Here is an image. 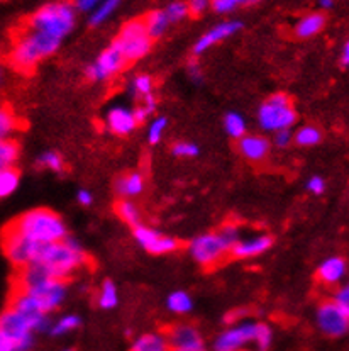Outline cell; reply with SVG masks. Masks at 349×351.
<instances>
[{"label": "cell", "instance_id": "1", "mask_svg": "<svg viewBox=\"0 0 349 351\" xmlns=\"http://www.w3.org/2000/svg\"><path fill=\"white\" fill-rule=\"evenodd\" d=\"M34 261L44 265L55 278L66 282L88 263V255L77 239L66 236L63 241L39 245Z\"/></svg>", "mask_w": 349, "mask_h": 351}, {"label": "cell", "instance_id": "2", "mask_svg": "<svg viewBox=\"0 0 349 351\" xmlns=\"http://www.w3.org/2000/svg\"><path fill=\"white\" fill-rule=\"evenodd\" d=\"M7 226L24 238L39 243V245L63 241L68 236V228L62 216L46 207L27 210Z\"/></svg>", "mask_w": 349, "mask_h": 351}, {"label": "cell", "instance_id": "3", "mask_svg": "<svg viewBox=\"0 0 349 351\" xmlns=\"http://www.w3.org/2000/svg\"><path fill=\"white\" fill-rule=\"evenodd\" d=\"M60 46H62L60 39L29 29L24 34L17 36V39L14 41L12 49L9 53V63L17 71L29 73L42 60L55 55Z\"/></svg>", "mask_w": 349, "mask_h": 351}, {"label": "cell", "instance_id": "4", "mask_svg": "<svg viewBox=\"0 0 349 351\" xmlns=\"http://www.w3.org/2000/svg\"><path fill=\"white\" fill-rule=\"evenodd\" d=\"M75 24H77V9L68 0L44 3L27 21V27L31 31L42 32L60 41H63L73 31Z\"/></svg>", "mask_w": 349, "mask_h": 351}, {"label": "cell", "instance_id": "5", "mask_svg": "<svg viewBox=\"0 0 349 351\" xmlns=\"http://www.w3.org/2000/svg\"><path fill=\"white\" fill-rule=\"evenodd\" d=\"M298 116L288 94L276 92L270 95L258 109V124L265 132H276L281 129H292Z\"/></svg>", "mask_w": 349, "mask_h": 351}, {"label": "cell", "instance_id": "6", "mask_svg": "<svg viewBox=\"0 0 349 351\" xmlns=\"http://www.w3.org/2000/svg\"><path fill=\"white\" fill-rule=\"evenodd\" d=\"M112 45H116L127 60V63H134L138 60L144 58L153 48V41L146 32L142 19H131L120 27L119 34L114 39Z\"/></svg>", "mask_w": 349, "mask_h": 351}, {"label": "cell", "instance_id": "7", "mask_svg": "<svg viewBox=\"0 0 349 351\" xmlns=\"http://www.w3.org/2000/svg\"><path fill=\"white\" fill-rule=\"evenodd\" d=\"M188 253L201 267L212 268L222 263L229 256V248L222 241L219 232L212 231L198 234L197 238L192 239L188 243Z\"/></svg>", "mask_w": 349, "mask_h": 351}, {"label": "cell", "instance_id": "8", "mask_svg": "<svg viewBox=\"0 0 349 351\" xmlns=\"http://www.w3.org/2000/svg\"><path fill=\"white\" fill-rule=\"evenodd\" d=\"M259 322L243 321L231 324L214 339L212 351H246V348L255 345L258 335Z\"/></svg>", "mask_w": 349, "mask_h": 351}, {"label": "cell", "instance_id": "9", "mask_svg": "<svg viewBox=\"0 0 349 351\" xmlns=\"http://www.w3.org/2000/svg\"><path fill=\"white\" fill-rule=\"evenodd\" d=\"M39 243L31 241V239L24 238L19 232H16L14 229H10L9 226H5L2 231V252L5 255L7 260L21 270V268L27 267L36 260L38 255Z\"/></svg>", "mask_w": 349, "mask_h": 351}, {"label": "cell", "instance_id": "10", "mask_svg": "<svg viewBox=\"0 0 349 351\" xmlns=\"http://www.w3.org/2000/svg\"><path fill=\"white\" fill-rule=\"evenodd\" d=\"M0 331L14 343L16 351H29L34 343V331L29 321L12 307L0 313Z\"/></svg>", "mask_w": 349, "mask_h": 351}, {"label": "cell", "instance_id": "11", "mask_svg": "<svg viewBox=\"0 0 349 351\" xmlns=\"http://www.w3.org/2000/svg\"><path fill=\"white\" fill-rule=\"evenodd\" d=\"M9 306L12 307V309H16L19 314H23V316L29 321L34 332L49 331V328H51L49 314L42 309L39 299L33 295V293L26 292V290L16 289L14 290Z\"/></svg>", "mask_w": 349, "mask_h": 351}, {"label": "cell", "instance_id": "12", "mask_svg": "<svg viewBox=\"0 0 349 351\" xmlns=\"http://www.w3.org/2000/svg\"><path fill=\"white\" fill-rule=\"evenodd\" d=\"M127 64L129 63L124 58L120 49L110 43L109 48H105L94 63L88 64L87 70H85V77L90 82H107L119 75Z\"/></svg>", "mask_w": 349, "mask_h": 351}, {"label": "cell", "instance_id": "13", "mask_svg": "<svg viewBox=\"0 0 349 351\" xmlns=\"http://www.w3.org/2000/svg\"><path fill=\"white\" fill-rule=\"evenodd\" d=\"M315 322L320 332L329 338H343L349 329V311L336 306L333 300H326L317 307Z\"/></svg>", "mask_w": 349, "mask_h": 351}, {"label": "cell", "instance_id": "14", "mask_svg": "<svg viewBox=\"0 0 349 351\" xmlns=\"http://www.w3.org/2000/svg\"><path fill=\"white\" fill-rule=\"evenodd\" d=\"M133 234L138 245L144 252H148L149 255H168V253L177 252L178 246H180L177 238L144 224H140L138 228H134Z\"/></svg>", "mask_w": 349, "mask_h": 351}, {"label": "cell", "instance_id": "15", "mask_svg": "<svg viewBox=\"0 0 349 351\" xmlns=\"http://www.w3.org/2000/svg\"><path fill=\"white\" fill-rule=\"evenodd\" d=\"M165 336L170 351L205 350V343L201 331L194 324H188V322H180V324L172 326Z\"/></svg>", "mask_w": 349, "mask_h": 351}, {"label": "cell", "instance_id": "16", "mask_svg": "<svg viewBox=\"0 0 349 351\" xmlns=\"http://www.w3.org/2000/svg\"><path fill=\"white\" fill-rule=\"evenodd\" d=\"M273 246V236L266 234V232H259V234L244 236L231 248L229 256L236 258V260H251V258H258L270 252Z\"/></svg>", "mask_w": 349, "mask_h": 351}, {"label": "cell", "instance_id": "17", "mask_svg": "<svg viewBox=\"0 0 349 351\" xmlns=\"http://www.w3.org/2000/svg\"><path fill=\"white\" fill-rule=\"evenodd\" d=\"M241 29H243V23H241V21H224V23L216 24V26L210 27L207 32H204V34L197 39V43H195L194 48H192V53H194L195 56L204 55L207 49L216 46L217 43L226 41L227 38L237 34Z\"/></svg>", "mask_w": 349, "mask_h": 351}, {"label": "cell", "instance_id": "18", "mask_svg": "<svg viewBox=\"0 0 349 351\" xmlns=\"http://www.w3.org/2000/svg\"><path fill=\"white\" fill-rule=\"evenodd\" d=\"M26 292L38 297L42 309L48 314H51L53 311H56L65 302L66 293H68V285H66L65 280H56V278H53V280L46 282V284L39 285V287L33 290H26Z\"/></svg>", "mask_w": 349, "mask_h": 351}, {"label": "cell", "instance_id": "19", "mask_svg": "<svg viewBox=\"0 0 349 351\" xmlns=\"http://www.w3.org/2000/svg\"><path fill=\"white\" fill-rule=\"evenodd\" d=\"M348 275V261L344 256H329L319 265L315 271V277L319 284L324 287H337L343 285L344 278Z\"/></svg>", "mask_w": 349, "mask_h": 351}, {"label": "cell", "instance_id": "20", "mask_svg": "<svg viewBox=\"0 0 349 351\" xmlns=\"http://www.w3.org/2000/svg\"><path fill=\"white\" fill-rule=\"evenodd\" d=\"M270 148H272V143L266 136L261 134H244L243 138L237 139V152L251 163H261L268 158Z\"/></svg>", "mask_w": 349, "mask_h": 351}, {"label": "cell", "instance_id": "21", "mask_svg": "<svg viewBox=\"0 0 349 351\" xmlns=\"http://www.w3.org/2000/svg\"><path fill=\"white\" fill-rule=\"evenodd\" d=\"M105 126L112 134L129 136L131 132L136 131L138 123L133 109H127L124 106H114L105 116Z\"/></svg>", "mask_w": 349, "mask_h": 351}, {"label": "cell", "instance_id": "22", "mask_svg": "<svg viewBox=\"0 0 349 351\" xmlns=\"http://www.w3.org/2000/svg\"><path fill=\"white\" fill-rule=\"evenodd\" d=\"M144 175L141 171H131V173L120 175L114 184V189H116L117 195L122 199H133L144 192Z\"/></svg>", "mask_w": 349, "mask_h": 351}, {"label": "cell", "instance_id": "23", "mask_svg": "<svg viewBox=\"0 0 349 351\" xmlns=\"http://www.w3.org/2000/svg\"><path fill=\"white\" fill-rule=\"evenodd\" d=\"M326 27V16L322 12H311L295 24V36L300 39H311Z\"/></svg>", "mask_w": 349, "mask_h": 351}, {"label": "cell", "instance_id": "24", "mask_svg": "<svg viewBox=\"0 0 349 351\" xmlns=\"http://www.w3.org/2000/svg\"><path fill=\"white\" fill-rule=\"evenodd\" d=\"M129 351H170V346L161 332H144L134 339Z\"/></svg>", "mask_w": 349, "mask_h": 351}, {"label": "cell", "instance_id": "25", "mask_svg": "<svg viewBox=\"0 0 349 351\" xmlns=\"http://www.w3.org/2000/svg\"><path fill=\"white\" fill-rule=\"evenodd\" d=\"M142 23H144L146 32H148L151 41L161 38L170 27V23L163 10H151V12L146 14V17H142Z\"/></svg>", "mask_w": 349, "mask_h": 351}, {"label": "cell", "instance_id": "26", "mask_svg": "<svg viewBox=\"0 0 349 351\" xmlns=\"http://www.w3.org/2000/svg\"><path fill=\"white\" fill-rule=\"evenodd\" d=\"M116 214L119 216V219L122 221V223L129 224L133 229L142 224L140 207H138V204L133 202L131 199H120L119 202L116 204Z\"/></svg>", "mask_w": 349, "mask_h": 351}, {"label": "cell", "instance_id": "27", "mask_svg": "<svg viewBox=\"0 0 349 351\" xmlns=\"http://www.w3.org/2000/svg\"><path fill=\"white\" fill-rule=\"evenodd\" d=\"M120 3H122V0H102V2L90 12L88 24H90L92 27L102 26V24L107 23V21L114 16V12L119 9Z\"/></svg>", "mask_w": 349, "mask_h": 351}, {"label": "cell", "instance_id": "28", "mask_svg": "<svg viewBox=\"0 0 349 351\" xmlns=\"http://www.w3.org/2000/svg\"><path fill=\"white\" fill-rule=\"evenodd\" d=\"M21 156V146L14 138L0 139V170L16 167Z\"/></svg>", "mask_w": 349, "mask_h": 351}, {"label": "cell", "instance_id": "29", "mask_svg": "<svg viewBox=\"0 0 349 351\" xmlns=\"http://www.w3.org/2000/svg\"><path fill=\"white\" fill-rule=\"evenodd\" d=\"M166 307L170 313L177 314V316H185L194 309V300L185 290H174L166 299Z\"/></svg>", "mask_w": 349, "mask_h": 351}, {"label": "cell", "instance_id": "30", "mask_svg": "<svg viewBox=\"0 0 349 351\" xmlns=\"http://www.w3.org/2000/svg\"><path fill=\"white\" fill-rule=\"evenodd\" d=\"M97 304L101 309L104 311H112L116 309L117 304H119V290H117V285L114 284L110 278L102 282L101 289H99L97 293Z\"/></svg>", "mask_w": 349, "mask_h": 351}, {"label": "cell", "instance_id": "31", "mask_svg": "<svg viewBox=\"0 0 349 351\" xmlns=\"http://www.w3.org/2000/svg\"><path fill=\"white\" fill-rule=\"evenodd\" d=\"M21 171L17 167L0 170V200L7 199L19 189Z\"/></svg>", "mask_w": 349, "mask_h": 351}, {"label": "cell", "instance_id": "32", "mask_svg": "<svg viewBox=\"0 0 349 351\" xmlns=\"http://www.w3.org/2000/svg\"><path fill=\"white\" fill-rule=\"evenodd\" d=\"M322 141V131L317 126H302L294 132V143L302 148H312Z\"/></svg>", "mask_w": 349, "mask_h": 351}, {"label": "cell", "instance_id": "33", "mask_svg": "<svg viewBox=\"0 0 349 351\" xmlns=\"http://www.w3.org/2000/svg\"><path fill=\"white\" fill-rule=\"evenodd\" d=\"M224 129L227 136L233 139H241L244 134H248V126H246L244 117L240 112H227L224 117Z\"/></svg>", "mask_w": 349, "mask_h": 351}, {"label": "cell", "instance_id": "34", "mask_svg": "<svg viewBox=\"0 0 349 351\" xmlns=\"http://www.w3.org/2000/svg\"><path fill=\"white\" fill-rule=\"evenodd\" d=\"M81 326V317L77 316V314H66V316H62L58 321L51 322V328H49L48 332H51L53 336H65L68 332L77 331Z\"/></svg>", "mask_w": 349, "mask_h": 351}, {"label": "cell", "instance_id": "35", "mask_svg": "<svg viewBox=\"0 0 349 351\" xmlns=\"http://www.w3.org/2000/svg\"><path fill=\"white\" fill-rule=\"evenodd\" d=\"M19 131V119L9 107L0 106V139L12 138Z\"/></svg>", "mask_w": 349, "mask_h": 351}, {"label": "cell", "instance_id": "36", "mask_svg": "<svg viewBox=\"0 0 349 351\" xmlns=\"http://www.w3.org/2000/svg\"><path fill=\"white\" fill-rule=\"evenodd\" d=\"M129 92L134 99H144V97L155 94V82H153V78L149 77V75H138V77L131 82Z\"/></svg>", "mask_w": 349, "mask_h": 351}, {"label": "cell", "instance_id": "37", "mask_svg": "<svg viewBox=\"0 0 349 351\" xmlns=\"http://www.w3.org/2000/svg\"><path fill=\"white\" fill-rule=\"evenodd\" d=\"M38 167L48 168L49 171H55V173H63L65 161L58 152H46L38 158Z\"/></svg>", "mask_w": 349, "mask_h": 351}, {"label": "cell", "instance_id": "38", "mask_svg": "<svg viewBox=\"0 0 349 351\" xmlns=\"http://www.w3.org/2000/svg\"><path fill=\"white\" fill-rule=\"evenodd\" d=\"M217 232H219V236L222 238V241L227 245L229 252H231V248H233V246L236 245L241 238H243V229H241V226L236 223L222 224Z\"/></svg>", "mask_w": 349, "mask_h": 351}, {"label": "cell", "instance_id": "39", "mask_svg": "<svg viewBox=\"0 0 349 351\" xmlns=\"http://www.w3.org/2000/svg\"><path fill=\"white\" fill-rule=\"evenodd\" d=\"M255 2L258 0H210V9L217 14H231L240 7L251 5Z\"/></svg>", "mask_w": 349, "mask_h": 351}, {"label": "cell", "instance_id": "40", "mask_svg": "<svg viewBox=\"0 0 349 351\" xmlns=\"http://www.w3.org/2000/svg\"><path fill=\"white\" fill-rule=\"evenodd\" d=\"M166 128H168V119L165 116H158L149 123L148 128V143L149 145H158L163 139Z\"/></svg>", "mask_w": 349, "mask_h": 351}, {"label": "cell", "instance_id": "41", "mask_svg": "<svg viewBox=\"0 0 349 351\" xmlns=\"http://www.w3.org/2000/svg\"><path fill=\"white\" fill-rule=\"evenodd\" d=\"M273 343V329L270 328L266 322H259V329L258 335H256V341H255V350L256 351H268L270 346Z\"/></svg>", "mask_w": 349, "mask_h": 351}, {"label": "cell", "instance_id": "42", "mask_svg": "<svg viewBox=\"0 0 349 351\" xmlns=\"http://www.w3.org/2000/svg\"><path fill=\"white\" fill-rule=\"evenodd\" d=\"M172 153L177 158H195L201 153L197 143L192 141H178L172 146Z\"/></svg>", "mask_w": 349, "mask_h": 351}, {"label": "cell", "instance_id": "43", "mask_svg": "<svg viewBox=\"0 0 349 351\" xmlns=\"http://www.w3.org/2000/svg\"><path fill=\"white\" fill-rule=\"evenodd\" d=\"M165 16L166 19H168L170 24H177V23H181V21L185 19V17L188 16V9H187V3L181 2V0H177V2H172L168 7H166L165 10Z\"/></svg>", "mask_w": 349, "mask_h": 351}, {"label": "cell", "instance_id": "44", "mask_svg": "<svg viewBox=\"0 0 349 351\" xmlns=\"http://www.w3.org/2000/svg\"><path fill=\"white\" fill-rule=\"evenodd\" d=\"M185 3H187L188 16L194 17L204 16V14L210 9V0H188V2Z\"/></svg>", "mask_w": 349, "mask_h": 351}, {"label": "cell", "instance_id": "45", "mask_svg": "<svg viewBox=\"0 0 349 351\" xmlns=\"http://www.w3.org/2000/svg\"><path fill=\"white\" fill-rule=\"evenodd\" d=\"M333 300L336 306L343 307V309L349 311V289L348 285H337L336 290H334L333 293Z\"/></svg>", "mask_w": 349, "mask_h": 351}, {"label": "cell", "instance_id": "46", "mask_svg": "<svg viewBox=\"0 0 349 351\" xmlns=\"http://www.w3.org/2000/svg\"><path fill=\"white\" fill-rule=\"evenodd\" d=\"M292 143H294V134H292L290 129H281V131L273 132V145L276 148H288Z\"/></svg>", "mask_w": 349, "mask_h": 351}, {"label": "cell", "instance_id": "47", "mask_svg": "<svg viewBox=\"0 0 349 351\" xmlns=\"http://www.w3.org/2000/svg\"><path fill=\"white\" fill-rule=\"evenodd\" d=\"M326 180H324L320 175H314V177H311L307 180V184H305V189H307V192H311L312 195H322L324 192H326Z\"/></svg>", "mask_w": 349, "mask_h": 351}, {"label": "cell", "instance_id": "48", "mask_svg": "<svg viewBox=\"0 0 349 351\" xmlns=\"http://www.w3.org/2000/svg\"><path fill=\"white\" fill-rule=\"evenodd\" d=\"M102 0H73V7L78 12H92Z\"/></svg>", "mask_w": 349, "mask_h": 351}, {"label": "cell", "instance_id": "49", "mask_svg": "<svg viewBox=\"0 0 349 351\" xmlns=\"http://www.w3.org/2000/svg\"><path fill=\"white\" fill-rule=\"evenodd\" d=\"M77 200L80 206L90 207L92 204H94V193H92L90 191H87V189H80V191L77 192Z\"/></svg>", "mask_w": 349, "mask_h": 351}, {"label": "cell", "instance_id": "50", "mask_svg": "<svg viewBox=\"0 0 349 351\" xmlns=\"http://www.w3.org/2000/svg\"><path fill=\"white\" fill-rule=\"evenodd\" d=\"M140 107H142V109L146 110V114H148V116H153V114H155V110H156V97H155V94L144 97V99H141Z\"/></svg>", "mask_w": 349, "mask_h": 351}, {"label": "cell", "instance_id": "51", "mask_svg": "<svg viewBox=\"0 0 349 351\" xmlns=\"http://www.w3.org/2000/svg\"><path fill=\"white\" fill-rule=\"evenodd\" d=\"M188 75H190L192 80L197 82V84H201L202 82V68L201 64L195 62V60H192V62L188 63Z\"/></svg>", "mask_w": 349, "mask_h": 351}, {"label": "cell", "instance_id": "52", "mask_svg": "<svg viewBox=\"0 0 349 351\" xmlns=\"http://www.w3.org/2000/svg\"><path fill=\"white\" fill-rule=\"evenodd\" d=\"M339 64H341V68L349 66V43L348 41L344 43L343 48H341V51H339Z\"/></svg>", "mask_w": 349, "mask_h": 351}, {"label": "cell", "instance_id": "53", "mask_svg": "<svg viewBox=\"0 0 349 351\" xmlns=\"http://www.w3.org/2000/svg\"><path fill=\"white\" fill-rule=\"evenodd\" d=\"M0 351H16L14 343L10 341V339L7 338L2 331H0Z\"/></svg>", "mask_w": 349, "mask_h": 351}, {"label": "cell", "instance_id": "54", "mask_svg": "<svg viewBox=\"0 0 349 351\" xmlns=\"http://www.w3.org/2000/svg\"><path fill=\"white\" fill-rule=\"evenodd\" d=\"M319 7L322 10H331L334 7V0H319Z\"/></svg>", "mask_w": 349, "mask_h": 351}, {"label": "cell", "instance_id": "55", "mask_svg": "<svg viewBox=\"0 0 349 351\" xmlns=\"http://www.w3.org/2000/svg\"><path fill=\"white\" fill-rule=\"evenodd\" d=\"M3 77H5V68H3V63L0 62V84L3 82Z\"/></svg>", "mask_w": 349, "mask_h": 351}, {"label": "cell", "instance_id": "56", "mask_svg": "<svg viewBox=\"0 0 349 351\" xmlns=\"http://www.w3.org/2000/svg\"><path fill=\"white\" fill-rule=\"evenodd\" d=\"M192 351H205V350H192Z\"/></svg>", "mask_w": 349, "mask_h": 351}, {"label": "cell", "instance_id": "57", "mask_svg": "<svg viewBox=\"0 0 349 351\" xmlns=\"http://www.w3.org/2000/svg\"><path fill=\"white\" fill-rule=\"evenodd\" d=\"M63 351H73V350H63Z\"/></svg>", "mask_w": 349, "mask_h": 351}]
</instances>
